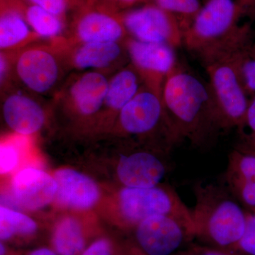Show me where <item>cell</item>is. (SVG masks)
Instances as JSON below:
<instances>
[{"label":"cell","instance_id":"cell-12","mask_svg":"<svg viewBox=\"0 0 255 255\" xmlns=\"http://www.w3.org/2000/svg\"><path fill=\"white\" fill-rule=\"evenodd\" d=\"M125 45L129 61L141 77L144 85L162 96L166 80L179 63L175 48L137 41L130 37L126 40Z\"/></svg>","mask_w":255,"mask_h":255},{"label":"cell","instance_id":"cell-30","mask_svg":"<svg viewBox=\"0 0 255 255\" xmlns=\"http://www.w3.org/2000/svg\"><path fill=\"white\" fill-rule=\"evenodd\" d=\"M238 134L240 137L255 144V95L250 100L244 130Z\"/></svg>","mask_w":255,"mask_h":255},{"label":"cell","instance_id":"cell-34","mask_svg":"<svg viewBox=\"0 0 255 255\" xmlns=\"http://www.w3.org/2000/svg\"><path fill=\"white\" fill-rule=\"evenodd\" d=\"M250 54H251L252 58H255V40L253 41L251 49H250Z\"/></svg>","mask_w":255,"mask_h":255},{"label":"cell","instance_id":"cell-21","mask_svg":"<svg viewBox=\"0 0 255 255\" xmlns=\"http://www.w3.org/2000/svg\"><path fill=\"white\" fill-rule=\"evenodd\" d=\"M53 244L59 255H78L85 247V237L80 223L73 218L62 220L55 228Z\"/></svg>","mask_w":255,"mask_h":255},{"label":"cell","instance_id":"cell-22","mask_svg":"<svg viewBox=\"0 0 255 255\" xmlns=\"http://www.w3.org/2000/svg\"><path fill=\"white\" fill-rule=\"evenodd\" d=\"M36 223L26 215L8 209L0 208V238L6 241L14 236H31L36 232Z\"/></svg>","mask_w":255,"mask_h":255},{"label":"cell","instance_id":"cell-19","mask_svg":"<svg viewBox=\"0 0 255 255\" xmlns=\"http://www.w3.org/2000/svg\"><path fill=\"white\" fill-rule=\"evenodd\" d=\"M42 39L18 11L0 6V51H16Z\"/></svg>","mask_w":255,"mask_h":255},{"label":"cell","instance_id":"cell-8","mask_svg":"<svg viewBox=\"0 0 255 255\" xmlns=\"http://www.w3.org/2000/svg\"><path fill=\"white\" fill-rule=\"evenodd\" d=\"M119 204L122 218L132 226L157 215H169L193 223L191 210L175 189L162 184L149 188L124 187L119 192Z\"/></svg>","mask_w":255,"mask_h":255},{"label":"cell","instance_id":"cell-27","mask_svg":"<svg viewBox=\"0 0 255 255\" xmlns=\"http://www.w3.org/2000/svg\"><path fill=\"white\" fill-rule=\"evenodd\" d=\"M88 4L97 7L112 11L121 13L127 10L137 7L140 5L151 3L152 0H85Z\"/></svg>","mask_w":255,"mask_h":255},{"label":"cell","instance_id":"cell-1","mask_svg":"<svg viewBox=\"0 0 255 255\" xmlns=\"http://www.w3.org/2000/svg\"><path fill=\"white\" fill-rule=\"evenodd\" d=\"M162 98L181 142L204 147L223 132L209 82L179 62L164 83Z\"/></svg>","mask_w":255,"mask_h":255},{"label":"cell","instance_id":"cell-17","mask_svg":"<svg viewBox=\"0 0 255 255\" xmlns=\"http://www.w3.org/2000/svg\"><path fill=\"white\" fill-rule=\"evenodd\" d=\"M55 199L59 204L75 209H87L95 205L100 197L98 187L90 178L73 169L57 171Z\"/></svg>","mask_w":255,"mask_h":255},{"label":"cell","instance_id":"cell-14","mask_svg":"<svg viewBox=\"0 0 255 255\" xmlns=\"http://www.w3.org/2000/svg\"><path fill=\"white\" fill-rule=\"evenodd\" d=\"M170 152L159 147L120 155L117 175L124 187L149 188L161 184L169 171Z\"/></svg>","mask_w":255,"mask_h":255},{"label":"cell","instance_id":"cell-2","mask_svg":"<svg viewBox=\"0 0 255 255\" xmlns=\"http://www.w3.org/2000/svg\"><path fill=\"white\" fill-rule=\"evenodd\" d=\"M194 194L191 213L196 238L203 246L234 255L246 231L248 211L228 187L196 183Z\"/></svg>","mask_w":255,"mask_h":255},{"label":"cell","instance_id":"cell-29","mask_svg":"<svg viewBox=\"0 0 255 255\" xmlns=\"http://www.w3.org/2000/svg\"><path fill=\"white\" fill-rule=\"evenodd\" d=\"M16 140L2 142L0 147V172L1 174L9 173L18 163V153Z\"/></svg>","mask_w":255,"mask_h":255},{"label":"cell","instance_id":"cell-10","mask_svg":"<svg viewBox=\"0 0 255 255\" xmlns=\"http://www.w3.org/2000/svg\"><path fill=\"white\" fill-rule=\"evenodd\" d=\"M49 41L60 52L67 70L114 74L130 63L125 41L69 44L59 38Z\"/></svg>","mask_w":255,"mask_h":255},{"label":"cell","instance_id":"cell-3","mask_svg":"<svg viewBox=\"0 0 255 255\" xmlns=\"http://www.w3.org/2000/svg\"><path fill=\"white\" fill-rule=\"evenodd\" d=\"M255 0H208L184 33L183 45L199 55L231 43L253 40L252 22Z\"/></svg>","mask_w":255,"mask_h":255},{"label":"cell","instance_id":"cell-15","mask_svg":"<svg viewBox=\"0 0 255 255\" xmlns=\"http://www.w3.org/2000/svg\"><path fill=\"white\" fill-rule=\"evenodd\" d=\"M4 97L3 116L8 127L18 135L28 136L41 130L46 121V114L39 102L31 95L13 87L1 94Z\"/></svg>","mask_w":255,"mask_h":255},{"label":"cell","instance_id":"cell-13","mask_svg":"<svg viewBox=\"0 0 255 255\" xmlns=\"http://www.w3.org/2000/svg\"><path fill=\"white\" fill-rule=\"evenodd\" d=\"M110 78L107 73L95 70L75 74L63 82L53 97L80 117H94L102 110Z\"/></svg>","mask_w":255,"mask_h":255},{"label":"cell","instance_id":"cell-9","mask_svg":"<svg viewBox=\"0 0 255 255\" xmlns=\"http://www.w3.org/2000/svg\"><path fill=\"white\" fill-rule=\"evenodd\" d=\"M120 13L101 9L84 1L68 15L60 39L69 44L121 41L128 38Z\"/></svg>","mask_w":255,"mask_h":255},{"label":"cell","instance_id":"cell-18","mask_svg":"<svg viewBox=\"0 0 255 255\" xmlns=\"http://www.w3.org/2000/svg\"><path fill=\"white\" fill-rule=\"evenodd\" d=\"M0 6L16 10L33 31L43 39L53 41L63 36L67 22L30 0H0Z\"/></svg>","mask_w":255,"mask_h":255},{"label":"cell","instance_id":"cell-28","mask_svg":"<svg viewBox=\"0 0 255 255\" xmlns=\"http://www.w3.org/2000/svg\"><path fill=\"white\" fill-rule=\"evenodd\" d=\"M234 255H255V214L250 211L246 231L238 243Z\"/></svg>","mask_w":255,"mask_h":255},{"label":"cell","instance_id":"cell-6","mask_svg":"<svg viewBox=\"0 0 255 255\" xmlns=\"http://www.w3.org/2000/svg\"><path fill=\"white\" fill-rule=\"evenodd\" d=\"M13 69L18 86L40 96H54L68 71L60 52L49 41L15 51Z\"/></svg>","mask_w":255,"mask_h":255},{"label":"cell","instance_id":"cell-11","mask_svg":"<svg viewBox=\"0 0 255 255\" xmlns=\"http://www.w3.org/2000/svg\"><path fill=\"white\" fill-rule=\"evenodd\" d=\"M120 14L130 38L175 48L183 45L184 34L177 18L153 3L127 10Z\"/></svg>","mask_w":255,"mask_h":255},{"label":"cell","instance_id":"cell-16","mask_svg":"<svg viewBox=\"0 0 255 255\" xmlns=\"http://www.w3.org/2000/svg\"><path fill=\"white\" fill-rule=\"evenodd\" d=\"M11 198L23 209L37 210L55 199L57 183L44 171L26 168L18 172L11 182Z\"/></svg>","mask_w":255,"mask_h":255},{"label":"cell","instance_id":"cell-35","mask_svg":"<svg viewBox=\"0 0 255 255\" xmlns=\"http://www.w3.org/2000/svg\"><path fill=\"white\" fill-rule=\"evenodd\" d=\"M253 214H255V212H254V213H253Z\"/></svg>","mask_w":255,"mask_h":255},{"label":"cell","instance_id":"cell-25","mask_svg":"<svg viewBox=\"0 0 255 255\" xmlns=\"http://www.w3.org/2000/svg\"><path fill=\"white\" fill-rule=\"evenodd\" d=\"M236 200L248 211H255V179L226 183Z\"/></svg>","mask_w":255,"mask_h":255},{"label":"cell","instance_id":"cell-5","mask_svg":"<svg viewBox=\"0 0 255 255\" xmlns=\"http://www.w3.org/2000/svg\"><path fill=\"white\" fill-rule=\"evenodd\" d=\"M117 120L122 133L150 140L166 150L171 151L182 142L169 120L162 96L145 85L125 106Z\"/></svg>","mask_w":255,"mask_h":255},{"label":"cell","instance_id":"cell-20","mask_svg":"<svg viewBox=\"0 0 255 255\" xmlns=\"http://www.w3.org/2000/svg\"><path fill=\"white\" fill-rule=\"evenodd\" d=\"M226 183L255 179V144L240 137L228 155Z\"/></svg>","mask_w":255,"mask_h":255},{"label":"cell","instance_id":"cell-7","mask_svg":"<svg viewBox=\"0 0 255 255\" xmlns=\"http://www.w3.org/2000/svg\"><path fill=\"white\" fill-rule=\"evenodd\" d=\"M134 226V238L142 255H178L196 238L194 223L169 215L151 216Z\"/></svg>","mask_w":255,"mask_h":255},{"label":"cell","instance_id":"cell-33","mask_svg":"<svg viewBox=\"0 0 255 255\" xmlns=\"http://www.w3.org/2000/svg\"><path fill=\"white\" fill-rule=\"evenodd\" d=\"M28 255H58L55 252L51 251V250L48 249V248H40L37 249L36 251H32Z\"/></svg>","mask_w":255,"mask_h":255},{"label":"cell","instance_id":"cell-26","mask_svg":"<svg viewBox=\"0 0 255 255\" xmlns=\"http://www.w3.org/2000/svg\"><path fill=\"white\" fill-rule=\"evenodd\" d=\"M68 22V15L85 0H30Z\"/></svg>","mask_w":255,"mask_h":255},{"label":"cell","instance_id":"cell-4","mask_svg":"<svg viewBox=\"0 0 255 255\" xmlns=\"http://www.w3.org/2000/svg\"><path fill=\"white\" fill-rule=\"evenodd\" d=\"M243 48L217 50L199 56L209 76L223 132L236 129L241 133L246 127L251 97L242 85L235 60L236 52Z\"/></svg>","mask_w":255,"mask_h":255},{"label":"cell","instance_id":"cell-31","mask_svg":"<svg viewBox=\"0 0 255 255\" xmlns=\"http://www.w3.org/2000/svg\"><path fill=\"white\" fill-rule=\"evenodd\" d=\"M82 255H112V246L107 239L98 240L90 245Z\"/></svg>","mask_w":255,"mask_h":255},{"label":"cell","instance_id":"cell-32","mask_svg":"<svg viewBox=\"0 0 255 255\" xmlns=\"http://www.w3.org/2000/svg\"><path fill=\"white\" fill-rule=\"evenodd\" d=\"M178 255H233L226 252L214 249L205 246L191 245L186 251Z\"/></svg>","mask_w":255,"mask_h":255},{"label":"cell","instance_id":"cell-23","mask_svg":"<svg viewBox=\"0 0 255 255\" xmlns=\"http://www.w3.org/2000/svg\"><path fill=\"white\" fill-rule=\"evenodd\" d=\"M161 9L177 18L184 34L202 8L200 0H152Z\"/></svg>","mask_w":255,"mask_h":255},{"label":"cell","instance_id":"cell-24","mask_svg":"<svg viewBox=\"0 0 255 255\" xmlns=\"http://www.w3.org/2000/svg\"><path fill=\"white\" fill-rule=\"evenodd\" d=\"M251 46L238 50L235 54L242 85L250 97L255 95V58L250 54Z\"/></svg>","mask_w":255,"mask_h":255}]
</instances>
